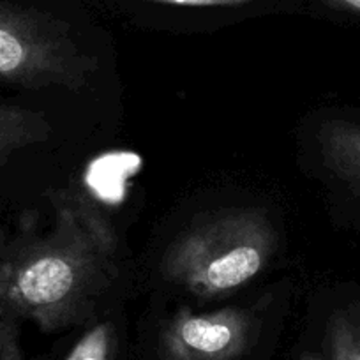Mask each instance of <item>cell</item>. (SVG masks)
<instances>
[{
  "instance_id": "6da1fadb",
  "label": "cell",
  "mask_w": 360,
  "mask_h": 360,
  "mask_svg": "<svg viewBox=\"0 0 360 360\" xmlns=\"http://www.w3.org/2000/svg\"><path fill=\"white\" fill-rule=\"evenodd\" d=\"M117 278V235L79 196L48 231L0 235V360H22L23 321L57 332L90 321Z\"/></svg>"
},
{
  "instance_id": "7a4b0ae2",
  "label": "cell",
  "mask_w": 360,
  "mask_h": 360,
  "mask_svg": "<svg viewBox=\"0 0 360 360\" xmlns=\"http://www.w3.org/2000/svg\"><path fill=\"white\" fill-rule=\"evenodd\" d=\"M274 249V228L263 214L231 210L180 235L162 259V274L193 295H226L252 281Z\"/></svg>"
},
{
  "instance_id": "3957f363",
  "label": "cell",
  "mask_w": 360,
  "mask_h": 360,
  "mask_svg": "<svg viewBox=\"0 0 360 360\" xmlns=\"http://www.w3.org/2000/svg\"><path fill=\"white\" fill-rule=\"evenodd\" d=\"M96 68L48 16L0 4V83L78 90Z\"/></svg>"
},
{
  "instance_id": "277c9868",
  "label": "cell",
  "mask_w": 360,
  "mask_h": 360,
  "mask_svg": "<svg viewBox=\"0 0 360 360\" xmlns=\"http://www.w3.org/2000/svg\"><path fill=\"white\" fill-rule=\"evenodd\" d=\"M258 328V316L245 307L179 309L159 334V360H238L255 345Z\"/></svg>"
},
{
  "instance_id": "5b68a950",
  "label": "cell",
  "mask_w": 360,
  "mask_h": 360,
  "mask_svg": "<svg viewBox=\"0 0 360 360\" xmlns=\"http://www.w3.org/2000/svg\"><path fill=\"white\" fill-rule=\"evenodd\" d=\"M318 143L327 168L360 198V124L327 120L318 129Z\"/></svg>"
},
{
  "instance_id": "8992f818",
  "label": "cell",
  "mask_w": 360,
  "mask_h": 360,
  "mask_svg": "<svg viewBox=\"0 0 360 360\" xmlns=\"http://www.w3.org/2000/svg\"><path fill=\"white\" fill-rule=\"evenodd\" d=\"M50 126L41 113L0 103V168L16 150L46 140Z\"/></svg>"
},
{
  "instance_id": "52a82bcc",
  "label": "cell",
  "mask_w": 360,
  "mask_h": 360,
  "mask_svg": "<svg viewBox=\"0 0 360 360\" xmlns=\"http://www.w3.org/2000/svg\"><path fill=\"white\" fill-rule=\"evenodd\" d=\"M327 342L332 360H360V307L332 313L327 323Z\"/></svg>"
},
{
  "instance_id": "ba28073f",
  "label": "cell",
  "mask_w": 360,
  "mask_h": 360,
  "mask_svg": "<svg viewBox=\"0 0 360 360\" xmlns=\"http://www.w3.org/2000/svg\"><path fill=\"white\" fill-rule=\"evenodd\" d=\"M115 352V325L112 321H101L83 334L65 360H113Z\"/></svg>"
},
{
  "instance_id": "9c48e42d",
  "label": "cell",
  "mask_w": 360,
  "mask_h": 360,
  "mask_svg": "<svg viewBox=\"0 0 360 360\" xmlns=\"http://www.w3.org/2000/svg\"><path fill=\"white\" fill-rule=\"evenodd\" d=\"M152 4L175 6V8H238L252 0H145Z\"/></svg>"
},
{
  "instance_id": "30bf717a",
  "label": "cell",
  "mask_w": 360,
  "mask_h": 360,
  "mask_svg": "<svg viewBox=\"0 0 360 360\" xmlns=\"http://www.w3.org/2000/svg\"><path fill=\"white\" fill-rule=\"evenodd\" d=\"M327 8L360 16V0H321Z\"/></svg>"
},
{
  "instance_id": "8fae6325",
  "label": "cell",
  "mask_w": 360,
  "mask_h": 360,
  "mask_svg": "<svg viewBox=\"0 0 360 360\" xmlns=\"http://www.w3.org/2000/svg\"><path fill=\"white\" fill-rule=\"evenodd\" d=\"M300 360H321V359H320V356L313 355V353H306V355H304Z\"/></svg>"
}]
</instances>
